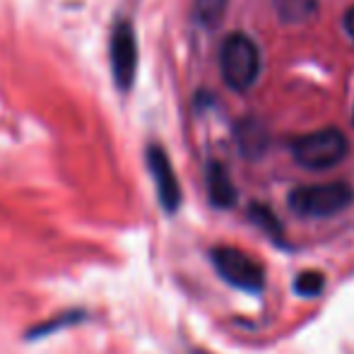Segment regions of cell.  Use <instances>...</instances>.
<instances>
[{"instance_id":"cell-1","label":"cell","mask_w":354,"mask_h":354,"mask_svg":"<svg viewBox=\"0 0 354 354\" xmlns=\"http://www.w3.org/2000/svg\"><path fill=\"white\" fill-rule=\"evenodd\" d=\"M263 71V58L256 41L241 32L229 34L219 48V73L229 89L248 92L258 82Z\"/></svg>"},{"instance_id":"cell-2","label":"cell","mask_w":354,"mask_h":354,"mask_svg":"<svg viewBox=\"0 0 354 354\" xmlns=\"http://www.w3.org/2000/svg\"><path fill=\"white\" fill-rule=\"evenodd\" d=\"M289 149L299 167L311 169V171H326L345 162V157L350 154V140L337 128H321V131L294 138Z\"/></svg>"},{"instance_id":"cell-3","label":"cell","mask_w":354,"mask_h":354,"mask_svg":"<svg viewBox=\"0 0 354 354\" xmlns=\"http://www.w3.org/2000/svg\"><path fill=\"white\" fill-rule=\"evenodd\" d=\"M354 193L345 181L313 183V186H299L289 193V210L301 217H333L347 210Z\"/></svg>"},{"instance_id":"cell-4","label":"cell","mask_w":354,"mask_h":354,"mask_svg":"<svg viewBox=\"0 0 354 354\" xmlns=\"http://www.w3.org/2000/svg\"><path fill=\"white\" fill-rule=\"evenodd\" d=\"M217 275L227 284L248 294H261L266 287V270L256 258L232 246H217L210 253Z\"/></svg>"},{"instance_id":"cell-5","label":"cell","mask_w":354,"mask_h":354,"mask_svg":"<svg viewBox=\"0 0 354 354\" xmlns=\"http://www.w3.org/2000/svg\"><path fill=\"white\" fill-rule=\"evenodd\" d=\"M109 58H111L113 82L118 89L128 92L136 82L138 73V39L136 29L128 19L116 22L111 32V44H109Z\"/></svg>"},{"instance_id":"cell-6","label":"cell","mask_w":354,"mask_h":354,"mask_svg":"<svg viewBox=\"0 0 354 354\" xmlns=\"http://www.w3.org/2000/svg\"><path fill=\"white\" fill-rule=\"evenodd\" d=\"M147 169L154 178V186H157V198L159 205L167 214H174L181 207V186H178L176 171L171 167V159L164 152L162 145H149L147 147Z\"/></svg>"},{"instance_id":"cell-7","label":"cell","mask_w":354,"mask_h":354,"mask_svg":"<svg viewBox=\"0 0 354 354\" xmlns=\"http://www.w3.org/2000/svg\"><path fill=\"white\" fill-rule=\"evenodd\" d=\"M205 183H207V196H210V203L214 207H232L236 203V188H234V181L229 176V171L222 167L219 162H210L205 169Z\"/></svg>"},{"instance_id":"cell-8","label":"cell","mask_w":354,"mask_h":354,"mask_svg":"<svg viewBox=\"0 0 354 354\" xmlns=\"http://www.w3.org/2000/svg\"><path fill=\"white\" fill-rule=\"evenodd\" d=\"M236 145L248 159H258L268 149V131L256 118H243L236 126Z\"/></svg>"},{"instance_id":"cell-9","label":"cell","mask_w":354,"mask_h":354,"mask_svg":"<svg viewBox=\"0 0 354 354\" xmlns=\"http://www.w3.org/2000/svg\"><path fill=\"white\" fill-rule=\"evenodd\" d=\"M272 10L284 24H304L318 12V0H272Z\"/></svg>"},{"instance_id":"cell-10","label":"cell","mask_w":354,"mask_h":354,"mask_svg":"<svg viewBox=\"0 0 354 354\" xmlns=\"http://www.w3.org/2000/svg\"><path fill=\"white\" fill-rule=\"evenodd\" d=\"M229 0H196L193 3V19L201 27H217L227 12Z\"/></svg>"},{"instance_id":"cell-11","label":"cell","mask_w":354,"mask_h":354,"mask_svg":"<svg viewBox=\"0 0 354 354\" xmlns=\"http://www.w3.org/2000/svg\"><path fill=\"white\" fill-rule=\"evenodd\" d=\"M251 219L258 224V227L263 229V232L268 234V236H272L277 243L284 239V234H282V224H280V219L275 217V212L270 210V207H266V205H261V203H253L251 205Z\"/></svg>"},{"instance_id":"cell-12","label":"cell","mask_w":354,"mask_h":354,"mask_svg":"<svg viewBox=\"0 0 354 354\" xmlns=\"http://www.w3.org/2000/svg\"><path fill=\"white\" fill-rule=\"evenodd\" d=\"M323 289H326V277L318 270H306V272H301V275H297V280H294V292L304 299L321 297Z\"/></svg>"},{"instance_id":"cell-13","label":"cell","mask_w":354,"mask_h":354,"mask_svg":"<svg viewBox=\"0 0 354 354\" xmlns=\"http://www.w3.org/2000/svg\"><path fill=\"white\" fill-rule=\"evenodd\" d=\"M84 313L82 311H68L63 313V316L53 318V323H46V326H37L34 330L27 333L29 340H37V337H44V335H51V333H56L58 328H66V326H75V323H82Z\"/></svg>"},{"instance_id":"cell-14","label":"cell","mask_w":354,"mask_h":354,"mask_svg":"<svg viewBox=\"0 0 354 354\" xmlns=\"http://www.w3.org/2000/svg\"><path fill=\"white\" fill-rule=\"evenodd\" d=\"M345 32L350 34V39L354 41V5L345 12Z\"/></svg>"},{"instance_id":"cell-15","label":"cell","mask_w":354,"mask_h":354,"mask_svg":"<svg viewBox=\"0 0 354 354\" xmlns=\"http://www.w3.org/2000/svg\"><path fill=\"white\" fill-rule=\"evenodd\" d=\"M191 354H210V352H203V350H193Z\"/></svg>"},{"instance_id":"cell-16","label":"cell","mask_w":354,"mask_h":354,"mask_svg":"<svg viewBox=\"0 0 354 354\" xmlns=\"http://www.w3.org/2000/svg\"><path fill=\"white\" fill-rule=\"evenodd\" d=\"M352 123H354V111H352Z\"/></svg>"}]
</instances>
